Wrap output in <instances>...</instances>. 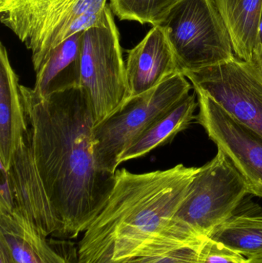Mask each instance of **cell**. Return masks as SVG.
<instances>
[{
    "label": "cell",
    "instance_id": "obj_13",
    "mask_svg": "<svg viewBox=\"0 0 262 263\" xmlns=\"http://www.w3.org/2000/svg\"><path fill=\"white\" fill-rule=\"evenodd\" d=\"M84 31L74 34L55 47L35 72L32 89L38 97L47 98L81 87L80 44Z\"/></svg>",
    "mask_w": 262,
    "mask_h": 263
},
{
    "label": "cell",
    "instance_id": "obj_22",
    "mask_svg": "<svg viewBox=\"0 0 262 263\" xmlns=\"http://www.w3.org/2000/svg\"><path fill=\"white\" fill-rule=\"evenodd\" d=\"M248 63H250L254 70L262 80V46H258L254 52L250 61Z\"/></svg>",
    "mask_w": 262,
    "mask_h": 263
},
{
    "label": "cell",
    "instance_id": "obj_17",
    "mask_svg": "<svg viewBox=\"0 0 262 263\" xmlns=\"http://www.w3.org/2000/svg\"><path fill=\"white\" fill-rule=\"evenodd\" d=\"M198 106L195 96H188L125 150L118 161L119 165L131 159L143 157L155 148L170 142L178 133L189 128L193 120H196L194 114Z\"/></svg>",
    "mask_w": 262,
    "mask_h": 263
},
{
    "label": "cell",
    "instance_id": "obj_3",
    "mask_svg": "<svg viewBox=\"0 0 262 263\" xmlns=\"http://www.w3.org/2000/svg\"><path fill=\"white\" fill-rule=\"evenodd\" d=\"M192 87L186 77L178 72L154 89L126 99L116 110L95 125L93 136L98 168L115 174L125 150L189 96Z\"/></svg>",
    "mask_w": 262,
    "mask_h": 263
},
{
    "label": "cell",
    "instance_id": "obj_7",
    "mask_svg": "<svg viewBox=\"0 0 262 263\" xmlns=\"http://www.w3.org/2000/svg\"><path fill=\"white\" fill-rule=\"evenodd\" d=\"M103 24L83 32L80 44L81 87L90 103L95 126L116 110L128 95L120 34L109 4Z\"/></svg>",
    "mask_w": 262,
    "mask_h": 263
},
{
    "label": "cell",
    "instance_id": "obj_10",
    "mask_svg": "<svg viewBox=\"0 0 262 263\" xmlns=\"http://www.w3.org/2000/svg\"><path fill=\"white\" fill-rule=\"evenodd\" d=\"M8 170L15 199L13 213L30 222L44 236H56L60 230L59 219L26 139L14 153Z\"/></svg>",
    "mask_w": 262,
    "mask_h": 263
},
{
    "label": "cell",
    "instance_id": "obj_5",
    "mask_svg": "<svg viewBox=\"0 0 262 263\" xmlns=\"http://www.w3.org/2000/svg\"><path fill=\"white\" fill-rule=\"evenodd\" d=\"M106 5L107 0H0V21L31 51L36 72L55 47L76 33L77 18Z\"/></svg>",
    "mask_w": 262,
    "mask_h": 263
},
{
    "label": "cell",
    "instance_id": "obj_4",
    "mask_svg": "<svg viewBox=\"0 0 262 263\" xmlns=\"http://www.w3.org/2000/svg\"><path fill=\"white\" fill-rule=\"evenodd\" d=\"M159 26L181 73L215 66L235 57L215 0H181Z\"/></svg>",
    "mask_w": 262,
    "mask_h": 263
},
{
    "label": "cell",
    "instance_id": "obj_1",
    "mask_svg": "<svg viewBox=\"0 0 262 263\" xmlns=\"http://www.w3.org/2000/svg\"><path fill=\"white\" fill-rule=\"evenodd\" d=\"M26 139L38 174L60 222L56 236L75 239L106 206L115 174L98 168L95 120L83 88L38 97L20 85Z\"/></svg>",
    "mask_w": 262,
    "mask_h": 263
},
{
    "label": "cell",
    "instance_id": "obj_23",
    "mask_svg": "<svg viewBox=\"0 0 262 263\" xmlns=\"http://www.w3.org/2000/svg\"><path fill=\"white\" fill-rule=\"evenodd\" d=\"M0 263H15L9 248L3 241H0Z\"/></svg>",
    "mask_w": 262,
    "mask_h": 263
},
{
    "label": "cell",
    "instance_id": "obj_25",
    "mask_svg": "<svg viewBox=\"0 0 262 263\" xmlns=\"http://www.w3.org/2000/svg\"><path fill=\"white\" fill-rule=\"evenodd\" d=\"M246 263H262V258H259V259H248V262Z\"/></svg>",
    "mask_w": 262,
    "mask_h": 263
},
{
    "label": "cell",
    "instance_id": "obj_9",
    "mask_svg": "<svg viewBox=\"0 0 262 263\" xmlns=\"http://www.w3.org/2000/svg\"><path fill=\"white\" fill-rule=\"evenodd\" d=\"M199 123L232 161L249 188V194L262 198V136L240 123L210 97L195 91Z\"/></svg>",
    "mask_w": 262,
    "mask_h": 263
},
{
    "label": "cell",
    "instance_id": "obj_16",
    "mask_svg": "<svg viewBox=\"0 0 262 263\" xmlns=\"http://www.w3.org/2000/svg\"><path fill=\"white\" fill-rule=\"evenodd\" d=\"M239 60L249 62L258 46L262 0H215Z\"/></svg>",
    "mask_w": 262,
    "mask_h": 263
},
{
    "label": "cell",
    "instance_id": "obj_11",
    "mask_svg": "<svg viewBox=\"0 0 262 263\" xmlns=\"http://www.w3.org/2000/svg\"><path fill=\"white\" fill-rule=\"evenodd\" d=\"M126 52L127 98L145 93L180 72L172 48L159 26H152L144 39Z\"/></svg>",
    "mask_w": 262,
    "mask_h": 263
},
{
    "label": "cell",
    "instance_id": "obj_14",
    "mask_svg": "<svg viewBox=\"0 0 262 263\" xmlns=\"http://www.w3.org/2000/svg\"><path fill=\"white\" fill-rule=\"evenodd\" d=\"M207 237L221 242L248 259L262 258V207L244 199L233 214Z\"/></svg>",
    "mask_w": 262,
    "mask_h": 263
},
{
    "label": "cell",
    "instance_id": "obj_18",
    "mask_svg": "<svg viewBox=\"0 0 262 263\" xmlns=\"http://www.w3.org/2000/svg\"><path fill=\"white\" fill-rule=\"evenodd\" d=\"M181 0H109L114 15L123 21L159 26Z\"/></svg>",
    "mask_w": 262,
    "mask_h": 263
},
{
    "label": "cell",
    "instance_id": "obj_12",
    "mask_svg": "<svg viewBox=\"0 0 262 263\" xmlns=\"http://www.w3.org/2000/svg\"><path fill=\"white\" fill-rule=\"evenodd\" d=\"M27 133L18 77L6 46L0 43V163L6 168Z\"/></svg>",
    "mask_w": 262,
    "mask_h": 263
},
{
    "label": "cell",
    "instance_id": "obj_6",
    "mask_svg": "<svg viewBox=\"0 0 262 263\" xmlns=\"http://www.w3.org/2000/svg\"><path fill=\"white\" fill-rule=\"evenodd\" d=\"M249 194L244 178L221 150L194 176L173 218L175 230L208 236L229 219Z\"/></svg>",
    "mask_w": 262,
    "mask_h": 263
},
{
    "label": "cell",
    "instance_id": "obj_15",
    "mask_svg": "<svg viewBox=\"0 0 262 263\" xmlns=\"http://www.w3.org/2000/svg\"><path fill=\"white\" fill-rule=\"evenodd\" d=\"M0 241L15 263H69L49 245L47 236L16 213H0Z\"/></svg>",
    "mask_w": 262,
    "mask_h": 263
},
{
    "label": "cell",
    "instance_id": "obj_2",
    "mask_svg": "<svg viewBox=\"0 0 262 263\" xmlns=\"http://www.w3.org/2000/svg\"><path fill=\"white\" fill-rule=\"evenodd\" d=\"M198 170L183 164L145 173L117 170L106 206L78 244V263H126L194 239L175 233L172 222Z\"/></svg>",
    "mask_w": 262,
    "mask_h": 263
},
{
    "label": "cell",
    "instance_id": "obj_8",
    "mask_svg": "<svg viewBox=\"0 0 262 263\" xmlns=\"http://www.w3.org/2000/svg\"><path fill=\"white\" fill-rule=\"evenodd\" d=\"M183 75L195 91L210 97L240 123L262 136V80L250 63L235 57Z\"/></svg>",
    "mask_w": 262,
    "mask_h": 263
},
{
    "label": "cell",
    "instance_id": "obj_19",
    "mask_svg": "<svg viewBox=\"0 0 262 263\" xmlns=\"http://www.w3.org/2000/svg\"><path fill=\"white\" fill-rule=\"evenodd\" d=\"M206 237L195 239L161 254L134 258L126 263H198L200 249Z\"/></svg>",
    "mask_w": 262,
    "mask_h": 263
},
{
    "label": "cell",
    "instance_id": "obj_21",
    "mask_svg": "<svg viewBox=\"0 0 262 263\" xmlns=\"http://www.w3.org/2000/svg\"><path fill=\"white\" fill-rule=\"evenodd\" d=\"M0 213L12 214L15 210L13 189L9 170L0 163Z\"/></svg>",
    "mask_w": 262,
    "mask_h": 263
},
{
    "label": "cell",
    "instance_id": "obj_24",
    "mask_svg": "<svg viewBox=\"0 0 262 263\" xmlns=\"http://www.w3.org/2000/svg\"><path fill=\"white\" fill-rule=\"evenodd\" d=\"M262 46V9L258 26V46Z\"/></svg>",
    "mask_w": 262,
    "mask_h": 263
},
{
    "label": "cell",
    "instance_id": "obj_20",
    "mask_svg": "<svg viewBox=\"0 0 262 263\" xmlns=\"http://www.w3.org/2000/svg\"><path fill=\"white\" fill-rule=\"evenodd\" d=\"M247 258L221 242L206 237L201 245L198 263H246Z\"/></svg>",
    "mask_w": 262,
    "mask_h": 263
}]
</instances>
